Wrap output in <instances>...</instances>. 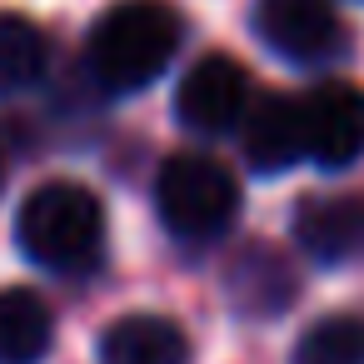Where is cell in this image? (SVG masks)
Returning <instances> with one entry per match:
<instances>
[{
    "instance_id": "cell-1",
    "label": "cell",
    "mask_w": 364,
    "mask_h": 364,
    "mask_svg": "<svg viewBox=\"0 0 364 364\" xmlns=\"http://www.w3.org/2000/svg\"><path fill=\"white\" fill-rule=\"evenodd\" d=\"M185 41V21L170 0H115L85 41V65L105 95H135L155 85Z\"/></svg>"
},
{
    "instance_id": "cell-2",
    "label": "cell",
    "mask_w": 364,
    "mask_h": 364,
    "mask_svg": "<svg viewBox=\"0 0 364 364\" xmlns=\"http://www.w3.org/2000/svg\"><path fill=\"white\" fill-rule=\"evenodd\" d=\"M16 245L50 274H85L105 255V210L75 180H50L26 195L16 215Z\"/></svg>"
},
{
    "instance_id": "cell-3",
    "label": "cell",
    "mask_w": 364,
    "mask_h": 364,
    "mask_svg": "<svg viewBox=\"0 0 364 364\" xmlns=\"http://www.w3.org/2000/svg\"><path fill=\"white\" fill-rule=\"evenodd\" d=\"M155 210L170 240L215 245L240 215V185L210 155H170L155 175Z\"/></svg>"
},
{
    "instance_id": "cell-4",
    "label": "cell",
    "mask_w": 364,
    "mask_h": 364,
    "mask_svg": "<svg viewBox=\"0 0 364 364\" xmlns=\"http://www.w3.org/2000/svg\"><path fill=\"white\" fill-rule=\"evenodd\" d=\"M259 46L289 65H324L344 50V26L329 0H255Z\"/></svg>"
},
{
    "instance_id": "cell-5",
    "label": "cell",
    "mask_w": 364,
    "mask_h": 364,
    "mask_svg": "<svg viewBox=\"0 0 364 364\" xmlns=\"http://www.w3.org/2000/svg\"><path fill=\"white\" fill-rule=\"evenodd\" d=\"M245 110H250V75L230 55H200L175 90V120L205 140L240 130Z\"/></svg>"
},
{
    "instance_id": "cell-6",
    "label": "cell",
    "mask_w": 364,
    "mask_h": 364,
    "mask_svg": "<svg viewBox=\"0 0 364 364\" xmlns=\"http://www.w3.org/2000/svg\"><path fill=\"white\" fill-rule=\"evenodd\" d=\"M304 115V160L319 170H349L364 155V90L349 80H324L299 100Z\"/></svg>"
},
{
    "instance_id": "cell-7",
    "label": "cell",
    "mask_w": 364,
    "mask_h": 364,
    "mask_svg": "<svg viewBox=\"0 0 364 364\" xmlns=\"http://www.w3.org/2000/svg\"><path fill=\"white\" fill-rule=\"evenodd\" d=\"M240 155L255 175H279L304 160V115L299 100L264 95L259 105L245 110L240 120Z\"/></svg>"
},
{
    "instance_id": "cell-8",
    "label": "cell",
    "mask_w": 364,
    "mask_h": 364,
    "mask_svg": "<svg viewBox=\"0 0 364 364\" xmlns=\"http://www.w3.org/2000/svg\"><path fill=\"white\" fill-rule=\"evenodd\" d=\"M294 240L319 264H344V259L364 255V200H354V195L304 200L294 215Z\"/></svg>"
},
{
    "instance_id": "cell-9",
    "label": "cell",
    "mask_w": 364,
    "mask_h": 364,
    "mask_svg": "<svg viewBox=\"0 0 364 364\" xmlns=\"http://www.w3.org/2000/svg\"><path fill=\"white\" fill-rule=\"evenodd\" d=\"M100 364H190V339L165 314H125L100 334Z\"/></svg>"
},
{
    "instance_id": "cell-10",
    "label": "cell",
    "mask_w": 364,
    "mask_h": 364,
    "mask_svg": "<svg viewBox=\"0 0 364 364\" xmlns=\"http://www.w3.org/2000/svg\"><path fill=\"white\" fill-rule=\"evenodd\" d=\"M294 269L284 264V255H274L269 245H250L235 264H230V299L240 314L250 319H269L279 309H289L294 299Z\"/></svg>"
},
{
    "instance_id": "cell-11",
    "label": "cell",
    "mask_w": 364,
    "mask_h": 364,
    "mask_svg": "<svg viewBox=\"0 0 364 364\" xmlns=\"http://www.w3.org/2000/svg\"><path fill=\"white\" fill-rule=\"evenodd\" d=\"M55 319L36 289H0V364H41L50 354Z\"/></svg>"
},
{
    "instance_id": "cell-12",
    "label": "cell",
    "mask_w": 364,
    "mask_h": 364,
    "mask_svg": "<svg viewBox=\"0 0 364 364\" xmlns=\"http://www.w3.org/2000/svg\"><path fill=\"white\" fill-rule=\"evenodd\" d=\"M50 65V41L36 21L0 11V95H26L46 80Z\"/></svg>"
},
{
    "instance_id": "cell-13",
    "label": "cell",
    "mask_w": 364,
    "mask_h": 364,
    "mask_svg": "<svg viewBox=\"0 0 364 364\" xmlns=\"http://www.w3.org/2000/svg\"><path fill=\"white\" fill-rule=\"evenodd\" d=\"M289 364H364V319L354 314H324L299 339Z\"/></svg>"
},
{
    "instance_id": "cell-14",
    "label": "cell",
    "mask_w": 364,
    "mask_h": 364,
    "mask_svg": "<svg viewBox=\"0 0 364 364\" xmlns=\"http://www.w3.org/2000/svg\"><path fill=\"white\" fill-rule=\"evenodd\" d=\"M0 190H6V160H0Z\"/></svg>"
}]
</instances>
